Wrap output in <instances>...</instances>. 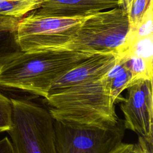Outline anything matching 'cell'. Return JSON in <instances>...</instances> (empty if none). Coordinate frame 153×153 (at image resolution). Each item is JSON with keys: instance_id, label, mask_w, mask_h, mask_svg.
Wrapping results in <instances>:
<instances>
[{"instance_id": "cell-1", "label": "cell", "mask_w": 153, "mask_h": 153, "mask_svg": "<svg viewBox=\"0 0 153 153\" xmlns=\"http://www.w3.org/2000/svg\"><path fill=\"white\" fill-rule=\"evenodd\" d=\"M92 55L66 50L21 51L0 67V87L45 98L57 79Z\"/></svg>"}, {"instance_id": "cell-2", "label": "cell", "mask_w": 153, "mask_h": 153, "mask_svg": "<svg viewBox=\"0 0 153 153\" xmlns=\"http://www.w3.org/2000/svg\"><path fill=\"white\" fill-rule=\"evenodd\" d=\"M54 120L101 127L113 126L118 118L115 102L105 85L103 76L85 82L44 98Z\"/></svg>"}, {"instance_id": "cell-3", "label": "cell", "mask_w": 153, "mask_h": 153, "mask_svg": "<svg viewBox=\"0 0 153 153\" xmlns=\"http://www.w3.org/2000/svg\"><path fill=\"white\" fill-rule=\"evenodd\" d=\"M13 123L7 131L14 153H57L53 121L47 108L26 98H11Z\"/></svg>"}, {"instance_id": "cell-4", "label": "cell", "mask_w": 153, "mask_h": 153, "mask_svg": "<svg viewBox=\"0 0 153 153\" xmlns=\"http://www.w3.org/2000/svg\"><path fill=\"white\" fill-rule=\"evenodd\" d=\"M127 13L120 7L88 15L74 40L62 50L120 54L129 30Z\"/></svg>"}, {"instance_id": "cell-5", "label": "cell", "mask_w": 153, "mask_h": 153, "mask_svg": "<svg viewBox=\"0 0 153 153\" xmlns=\"http://www.w3.org/2000/svg\"><path fill=\"white\" fill-rule=\"evenodd\" d=\"M88 16H46L32 11L20 20L16 42L24 52L62 50L74 40Z\"/></svg>"}, {"instance_id": "cell-6", "label": "cell", "mask_w": 153, "mask_h": 153, "mask_svg": "<svg viewBox=\"0 0 153 153\" xmlns=\"http://www.w3.org/2000/svg\"><path fill=\"white\" fill-rule=\"evenodd\" d=\"M57 153H110L122 142L123 120L116 124L101 127L53 121Z\"/></svg>"}, {"instance_id": "cell-7", "label": "cell", "mask_w": 153, "mask_h": 153, "mask_svg": "<svg viewBox=\"0 0 153 153\" xmlns=\"http://www.w3.org/2000/svg\"><path fill=\"white\" fill-rule=\"evenodd\" d=\"M127 90L126 97L120 102L125 128L153 144L152 80H138Z\"/></svg>"}, {"instance_id": "cell-8", "label": "cell", "mask_w": 153, "mask_h": 153, "mask_svg": "<svg viewBox=\"0 0 153 153\" xmlns=\"http://www.w3.org/2000/svg\"><path fill=\"white\" fill-rule=\"evenodd\" d=\"M117 56L114 54L92 55L57 79L50 86L47 96L72 86L101 78L114 66Z\"/></svg>"}, {"instance_id": "cell-9", "label": "cell", "mask_w": 153, "mask_h": 153, "mask_svg": "<svg viewBox=\"0 0 153 153\" xmlns=\"http://www.w3.org/2000/svg\"><path fill=\"white\" fill-rule=\"evenodd\" d=\"M119 7V0H41L33 10L38 14L53 17H83Z\"/></svg>"}, {"instance_id": "cell-10", "label": "cell", "mask_w": 153, "mask_h": 153, "mask_svg": "<svg viewBox=\"0 0 153 153\" xmlns=\"http://www.w3.org/2000/svg\"><path fill=\"white\" fill-rule=\"evenodd\" d=\"M20 19L0 15V67L22 51L16 42V32Z\"/></svg>"}, {"instance_id": "cell-11", "label": "cell", "mask_w": 153, "mask_h": 153, "mask_svg": "<svg viewBox=\"0 0 153 153\" xmlns=\"http://www.w3.org/2000/svg\"><path fill=\"white\" fill-rule=\"evenodd\" d=\"M106 88L115 102H121L124 98L121 93L133 83L132 75L117 56L114 66L103 76Z\"/></svg>"}, {"instance_id": "cell-12", "label": "cell", "mask_w": 153, "mask_h": 153, "mask_svg": "<svg viewBox=\"0 0 153 153\" xmlns=\"http://www.w3.org/2000/svg\"><path fill=\"white\" fill-rule=\"evenodd\" d=\"M132 75L133 83L140 79L152 80L153 62L131 54L117 56Z\"/></svg>"}, {"instance_id": "cell-13", "label": "cell", "mask_w": 153, "mask_h": 153, "mask_svg": "<svg viewBox=\"0 0 153 153\" xmlns=\"http://www.w3.org/2000/svg\"><path fill=\"white\" fill-rule=\"evenodd\" d=\"M40 4L41 0H0V15L22 19Z\"/></svg>"}, {"instance_id": "cell-14", "label": "cell", "mask_w": 153, "mask_h": 153, "mask_svg": "<svg viewBox=\"0 0 153 153\" xmlns=\"http://www.w3.org/2000/svg\"><path fill=\"white\" fill-rule=\"evenodd\" d=\"M13 123V105L9 99L0 91V133L8 131Z\"/></svg>"}, {"instance_id": "cell-15", "label": "cell", "mask_w": 153, "mask_h": 153, "mask_svg": "<svg viewBox=\"0 0 153 153\" xmlns=\"http://www.w3.org/2000/svg\"><path fill=\"white\" fill-rule=\"evenodd\" d=\"M152 145L139 136L137 142L134 144L133 153H152Z\"/></svg>"}, {"instance_id": "cell-16", "label": "cell", "mask_w": 153, "mask_h": 153, "mask_svg": "<svg viewBox=\"0 0 153 153\" xmlns=\"http://www.w3.org/2000/svg\"><path fill=\"white\" fill-rule=\"evenodd\" d=\"M0 153H14L11 142L8 137L0 140Z\"/></svg>"}, {"instance_id": "cell-17", "label": "cell", "mask_w": 153, "mask_h": 153, "mask_svg": "<svg viewBox=\"0 0 153 153\" xmlns=\"http://www.w3.org/2000/svg\"><path fill=\"white\" fill-rule=\"evenodd\" d=\"M134 144L121 142L110 153H133Z\"/></svg>"}, {"instance_id": "cell-18", "label": "cell", "mask_w": 153, "mask_h": 153, "mask_svg": "<svg viewBox=\"0 0 153 153\" xmlns=\"http://www.w3.org/2000/svg\"><path fill=\"white\" fill-rule=\"evenodd\" d=\"M134 0H119V7L128 13Z\"/></svg>"}]
</instances>
